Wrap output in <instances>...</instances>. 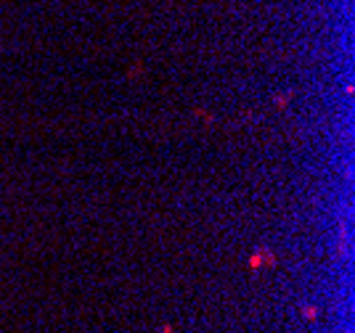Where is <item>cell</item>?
<instances>
[{
	"label": "cell",
	"instance_id": "cell-1",
	"mask_svg": "<svg viewBox=\"0 0 355 333\" xmlns=\"http://www.w3.org/2000/svg\"><path fill=\"white\" fill-rule=\"evenodd\" d=\"M302 315H305V320H315L318 318V307H313V305L302 307Z\"/></svg>",
	"mask_w": 355,
	"mask_h": 333
},
{
	"label": "cell",
	"instance_id": "cell-2",
	"mask_svg": "<svg viewBox=\"0 0 355 333\" xmlns=\"http://www.w3.org/2000/svg\"><path fill=\"white\" fill-rule=\"evenodd\" d=\"M159 333H175V328H173V325H162V331Z\"/></svg>",
	"mask_w": 355,
	"mask_h": 333
}]
</instances>
